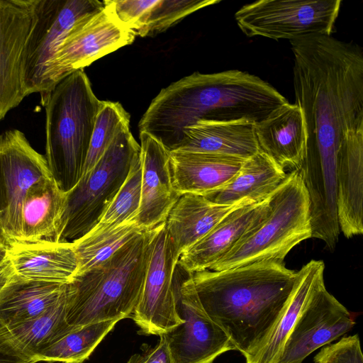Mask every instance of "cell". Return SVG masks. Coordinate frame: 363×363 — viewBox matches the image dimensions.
Wrapping results in <instances>:
<instances>
[{
	"mask_svg": "<svg viewBox=\"0 0 363 363\" xmlns=\"http://www.w3.org/2000/svg\"><path fill=\"white\" fill-rule=\"evenodd\" d=\"M179 257L164 222L152 229L143 291L132 314L140 332L145 335H161L183 323L177 311L172 286Z\"/></svg>",
	"mask_w": 363,
	"mask_h": 363,
	"instance_id": "obj_12",
	"label": "cell"
},
{
	"mask_svg": "<svg viewBox=\"0 0 363 363\" xmlns=\"http://www.w3.org/2000/svg\"><path fill=\"white\" fill-rule=\"evenodd\" d=\"M143 231L145 230L139 225L136 219L118 224L99 222L84 236L72 242L79 260L77 274L104 262Z\"/></svg>",
	"mask_w": 363,
	"mask_h": 363,
	"instance_id": "obj_28",
	"label": "cell"
},
{
	"mask_svg": "<svg viewBox=\"0 0 363 363\" xmlns=\"http://www.w3.org/2000/svg\"><path fill=\"white\" fill-rule=\"evenodd\" d=\"M104 6L98 0H35L36 19L23 52L26 96L48 93V67L60 43L80 18Z\"/></svg>",
	"mask_w": 363,
	"mask_h": 363,
	"instance_id": "obj_10",
	"label": "cell"
},
{
	"mask_svg": "<svg viewBox=\"0 0 363 363\" xmlns=\"http://www.w3.org/2000/svg\"><path fill=\"white\" fill-rule=\"evenodd\" d=\"M298 272L262 261L192 273L200 303L245 358L264 342L286 308Z\"/></svg>",
	"mask_w": 363,
	"mask_h": 363,
	"instance_id": "obj_2",
	"label": "cell"
},
{
	"mask_svg": "<svg viewBox=\"0 0 363 363\" xmlns=\"http://www.w3.org/2000/svg\"><path fill=\"white\" fill-rule=\"evenodd\" d=\"M142 162L141 201L136 220L145 230L165 222L181 196L174 188L170 151L151 135L140 132Z\"/></svg>",
	"mask_w": 363,
	"mask_h": 363,
	"instance_id": "obj_15",
	"label": "cell"
},
{
	"mask_svg": "<svg viewBox=\"0 0 363 363\" xmlns=\"http://www.w3.org/2000/svg\"><path fill=\"white\" fill-rule=\"evenodd\" d=\"M66 306L67 293L56 305L38 317L0 325V352L34 363L35 356L44 347L71 328L66 321Z\"/></svg>",
	"mask_w": 363,
	"mask_h": 363,
	"instance_id": "obj_24",
	"label": "cell"
},
{
	"mask_svg": "<svg viewBox=\"0 0 363 363\" xmlns=\"http://www.w3.org/2000/svg\"><path fill=\"white\" fill-rule=\"evenodd\" d=\"M324 269L322 260L312 259L298 271L297 282L286 308L264 342L245 358V363L279 362L286 340L298 318L316 288L324 281Z\"/></svg>",
	"mask_w": 363,
	"mask_h": 363,
	"instance_id": "obj_27",
	"label": "cell"
},
{
	"mask_svg": "<svg viewBox=\"0 0 363 363\" xmlns=\"http://www.w3.org/2000/svg\"><path fill=\"white\" fill-rule=\"evenodd\" d=\"M354 321L325 286L316 288L286 340L278 363H302L317 349L350 331Z\"/></svg>",
	"mask_w": 363,
	"mask_h": 363,
	"instance_id": "obj_13",
	"label": "cell"
},
{
	"mask_svg": "<svg viewBox=\"0 0 363 363\" xmlns=\"http://www.w3.org/2000/svg\"><path fill=\"white\" fill-rule=\"evenodd\" d=\"M45 159L52 177L65 193L80 180L101 101L84 69L67 76L44 96Z\"/></svg>",
	"mask_w": 363,
	"mask_h": 363,
	"instance_id": "obj_4",
	"label": "cell"
},
{
	"mask_svg": "<svg viewBox=\"0 0 363 363\" xmlns=\"http://www.w3.org/2000/svg\"><path fill=\"white\" fill-rule=\"evenodd\" d=\"M176 150L224 155L247 160L259 149L255 123L199 121L184 128L183 139Z\"/></svg>",
	"mask_w": 363,
	"mask_h": 363,
	"instance_id": "obj_20",
	"label": "cell"
},
{
	"mask_svg": "<svg viewBox=\"0 0 363 363\" xmlns=\"http://www.w3.org/2000/svg\"><path fill=\"white\" fill-rule=\"evenodd\" d=\"M269 211L208 269L221 271L262 261L283 263L298 243L311 238L308 191L294 169L267 199Z\"/></svg>",
	"mask_w": 363,
	"mask_h": 363,
	"instance_id": "obj_5",
	"label": "cell"
},
{
	"mask_svg": "<svg viewBox=\"0 0 363 363\" xmlns=\"http://www.w3.org/2000/svg\"><path fill=\"white\" fill-rule=\"evenodd\" d=\"M286 175L283 168L259 150L244 161L228 182L202 196L219 206L260 203L267 199Z\"/></svg>",
	"mask_w": 363,
	"mask_h": 363,
	"instance_id": "obj_21",
	"label": "cell"
},
{
	"mask_svg": "<svg viewBox=\"0 0 363 363\" xmlns=\"http://www.w3.org/2000/svg\"><path fill=\"white\" fill-rule=\"evenodd\" d=\"M136 36L157 35L220 0H106Z\"/></svg>",
	"mask_w": 363,
	"mask_h": 363,
	"instance_id": "obj_22",
	"label": "cell"
},
{
	"mask_svg": "<svg viewBox=\"0 0 363 363\" xmlns=\"http://www.w3.org/2000/svg\"><path fill=\"white\" fill-rule=\"evenodd\" d=\"M341 4V0H259L240 8L235 19L250 38L292 40L331 35Z\"/></svg>",
	"mask_w": 363,
	"mask_h": 363,
	"instance_id": "obj_7",
	"label": "cell"
},
{
	"mask_svg": "<svg viewBox=\"0 0 363 363\" xmlns=\"http://www.w3.org/2000/svg\"><path fill=\"white\" fill-rule=\"evenodd\" d=\"M287 102L260 77L238 69L195 72L161 89L138 123L170 152L179 148L184 128L199 121L257 123Z\"/></svg>",
	"mask_w": 363,
	"mask_h": 363,
	"instance_id": "obj_1",
	"label": "cell"
},
{
	"mask_svg": "<svg viewBox=\"0 0 363 363\" xmlns=\"http://www.w3.org/2000/svg\"><path fill=\"white\" fill-rule=\"evenodd\" d=\"M15 274L37 281L69 284L79 269L72 242L13 243L8 247Z\"/></svg>",
	"mask_w": 363,
	"mask_h": 363,
	"instance_id": "obj_18",
	"label": "cell"
},
{
	"mask_svg": "<svg viewBox=\"0 0 363 363\" xmlns=\"http://www.w3.org/2000/svg\"><path fill=\"white\" fill-rule=\"evenodd\" d=\"M152 230L138 233L111 257L67 284L66 321L72 328L132 315L140 298Z\"/></svg>",
	"mask_w": 363,
	"mask_h": 363,
	"instance_id": "obj_3",
	"label": "cell"
},
{
	"mask_svg": "<svg viewBox=\"0 0 363 363\" xmlns=\"http://www.w3.org/2000/svg\"><path fill=\"white\" fill-rule=\"evenodd\" d=\"M49 176L45 157L31 146L22 131L10 129L0 135V228L9 245L21 242L26 193Z\"/></svg>",
	"mask_w": 363,
	"mask_h": 363,
	"instance_id": "obj_11",
	"label": "cell"
},
{
	"mask_svg": "<svg viewBox=\"0 0 363 363\" xmlns=\"http://www.w3.org/2000/svg\"><path fill=\"white\" fill-rule=\"evenodd\" d=\"M66 198L67 193L52 176L43 177L33 184L23 203L20 242H59Z\"/></svg>",
	"mask_w": 363,
	"mask_h": 363,
	"instance_id": "obj_23",
	"label": "cell"
},
{
	"mask_svg": "<svg viewBox=\"0 0 363 363\" xmlns=\"http://www.w3.org/2000/svg\"><path fill=\"white\" fill-rule=\"evenodd\" d=\"M35 19V0H0V121L26 97L23 52Z\"/></svg>",
	"mask_w": 363,
	"mask_h": 363,
	"instance_id": "obj_14",
	"label": "cell"
},
{
	"mask_svg": "<svg viewBox=\"0 0 363 363\" xmlns=\"http://www.w3.org/2000/svg\"><path fill=\"white\" fill-rule=\"evenodd\" d=\"M13 272L9 257L8 247L0 246V290L6 284Z\"/></svg>",
	"mask_w": 363,
	"mask_h": 363,
	"instance_id": "obj_34",
	"label": "cell"
},
{
	"mask_svg": "<svg viewBox=\"0 0 363 363\" xmlns=\"http://www.w3.org/2000/svg\"><path fill=\"white\" fill-rule=\"evenodd\" d=\"M1 325V324H0ZM0 363H27L18 359H16L0 352Z\"/></svg>",
	"mask_w": 363,
	"mask_h": 363,
	"instance_id": "obj_35",
	"label": "cell"
},
{
	"mask_svg": "<svg viewBox=\"0 0 363 363\" xmlns=\"http://www.w3.org/2000/svg\"><path fill=\"white\" fill-rule=\"evenodd\" d=\"M219 206L197 194H182L165 220L168 237L177 254H182L203 238L226 215L238 206Z\"/></svg>",
	"mask_w": 363,
	"mask_h": 363,
	"instance_id": "obj_25",
	"label": "cell"
},
{
	"mask_svg": "<svg viewBox=\"0 0 363 363\" xmlns=\"http://www.w3.org/2000/svg\"><path fill=\"white\" fill-rule=\"evenodd\" d=\"M142 162L140 154L134 160L129 173L99 222L118 224L136 219L141 201Z\"/></svg>",
	"mask_w": 363,
	"mask_h": 363,
	"instance_id": "obj_31",
	"label": "cell"
},
{
	"mask_svg": "<svg viewBox=\"0 0 363 363\" xmlns=\"http://www.w3.org/2000/svg\"><path fill=\"white\" fill-rule=\"evenodd\" d=\"M130 127V114L119 102L101 101L81 178L86 177L116 136Z\"/></svg>",
	"mask_w": 363,
	"mask_h": 363,
	"instance_id": "obj_30",
	"label": "cell"
},
{
	"mask_svg": "<svg viewBox=\"0 0 363 363\" xmlns=\"http://www.w3.org/2000/svg\"><path fill=\"white\" fill-rule=\"evenodd\" d=\"M177 311L183 323L162 334L172 363H213L220 354L235 350L225 332L204 311L192 273L177 262L173 274Z\"/></svg>",
	"mask_w": 363,
	"mask_h": 363,
	"instance_id": "obj_8",
	"label": "cell"
},
{
	"mask_svg": "<svg viewBox=\"0 0 363 363\" xmlns=\"http://www.w3.org/2000/svg\"><path fill=\"white\" fill-rule=\"evenodd\" d=\"M0 246L9 247V244H8L6 238L4 236V234L2 233L1 228H0Z\"/></svg>",
	"mask_w": 363,
	"mask_h": 363,
	"instance_id": "obj_36",
	"label": "cell"
},
{
	"mask_svg": "<svg viewBox=\"0 0 363 363\" xmlns=\"http://www.w3.org/2000/svg\"><path fill=\"white\" fill-rule=\"evenodd\" d=\"M245 160L229 155L170 152L169 165L174 189L180 194H203L228 182Z\"/></svg>",
	"mask_w": 363,
	"mask_h": 363,
	"instance_id": "obj_19",
	"label": "cell"
},
{
	"mask_svg": "<svg viewBox=\"0 0 363 363\" xmlns=\"http://www.w3.org/2000/svg\"><path fill=\"white\" fill-rule=\"evenodd\" d=\"M315 363H363L357 334L325 346L314 357Z\"/></svg>",
	"mask_w": 363,
	"mask_h": 363,
	"instance_id": "obj_32",
	"label": "cell"
},
{
	"mask_svg": "<svg viewBox=\"0 0 363 363\" xmlns=\"http://www.w3.org/2000/svg\"><path fill=\"white\" fill-rule=\"evenodd\" d=\"M268 199V198H267ZM267 199L243 204L226 215L203 238L185 250L179 262L190 272L208 269L267 213Z\"/></svg>",
	"mask_w": 363,
	"mask_h": 363,
	"instance_id": "obj_17",
	"label": "cell"
},
{
	"mask_svg": "<svg viewBox=\"0 0 363 363\" xmlns=\"http://www.w3.org/2000/svg\"><path fill=\"white\" fill-rule=\"evenodd\" d=\"M104 3L80 18L60 43L48 67V93L67 76L134 42V33Z\"/></svg>",
	"mask_w": 363,
	"mask_h": 363,
	"instance_id": "obj_9",
	"label": "cell"
},
{
	"mask_svg": "<svg viewBox=\"0 0 363 363\" xmlns=\"http://www.w3.org/2000/svg\"><path fill=\"white\" fill-rule=\"evenodd\" d=\"M127 363H172L166 339L160 335L158 343L149 347L142 354L132 355Z\"/></svg>",
	"mask_w": 363,
	"mask_h": 363,
	"instance_id": "obj_33",
	"label": "cell"
},
{
	"mask_svg": "<svg viewBox=\"0 0 363 363\" xmlns=\"http://www.w3.org/2000/svg\"><path fill=\"white\" fill-rule=\"evenodd\" d=\"M67 284L29 280L13 272L0 290V324H14L42 315L65 296Z\"/></svg>",
	"mask_w": 363,
	"mask_h": 363,
	"instance_id": "obj_26",
	"label": "cell"
},
{
	"mask_svg": "<svg viewBox=\"0 0 363 363\" xmlns=\"http://www.w3.org/2000/svg\"><path fill=\"white\" fill-rule=\"evenodd\" d=\"M259 149L284 169H298L305 156L306 124L301 108L286 102L255 123Z\"/></svg>",
	"mask_w": 363,
	"mask_h": 363,
	"instance_id": "obj_16",
	"label": "cell"
},
{
	"mask_svg": "<svg viewBox=\"0 0 363 363\" xmlns=\"http://www.w3.org/2000/svg\"><path fill=\"white\" fill-rule=\"evenodd\" d=\"M140 154L130 127L122 130L91 172L67 193L59 242L78 240L99 223Z\"/></svg>",
	"mask_w": 363,
	"mask_h": 363,
	"instance_id": "obj_6",
	"label": "cell"
},
{
	"mask_svg": "<svg viewBox=\"0 0 363 363\" xmlns=\"http://www.w3.org/2000/svg\"><path fill=\"white\" fill-rule=\"evenodd\" d=\"M119 320H108L70 328L44 347L35 356L38 362L82 363Z\"/></svg>",
	"mask_w": 363,
	"mask_h": 363,
	"instance_id": "obj_29",
	"label": "cell"
}]
</instances>
